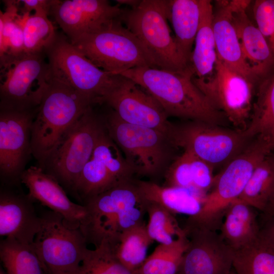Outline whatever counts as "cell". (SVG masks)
Returning <instances> with one entry per match:
<instances>
[{
	"label": "cell",
	"instance_id": "cell-38",
	"mask_svg": "<svg viewBox=\"0 0 274 274\" xmlns=\"http://www.w3.org/2000/svg\"><path fill=\"white\" fill-rule=\"evenodd\" d=\"M189 153L192 187L207 194L208 191L212 188L215 182V177L213 176L214 167L205 161Z\"/></svg>",
	"mask_w": 274,
	"mask_h": 274
},
{
	"label": "cell",
	"instance_id": "cell-11",
	"mask_svg": "<svg viewBox=\"0 0 274 274\" xmlns=\"http://www.w3.org/2000/svg\"><path fill=\"white\" fill-rule=\"evenodd\" d=\"M168 137L175 148L190 152L214 167L228 164L254 139L245 131L195 120L172 123Z\"/></svg>",
	"mask_w": 274,
	"mask_h": 274
},
{
	"label": "cell",
	"instance_id": "cell-8",
	"mask_svg": "<svg viewBox=\"0 0 274 274\" xmlns=\"http://www.w3.org/2000/svg\"><path fill=\"white\" fill-rule=\"evenodd\" d=\"M105 129L102 116L90 108L65 132L41 168L76 197L82 172Z\"/></svg>",
	"mask_w": 274,
	"mask_h": 274
},
{
	"label": "cell",
	"instance_id": "cell-19",
	"mask_svg": "<svg viewBox=\"0 0 274 274\" xmlns=\"http://www.w3.org/2000/svg\"><path fill=\"white\" fill-rule=\"evenodd\" d=\"M28 196L3 185L0 190V235L20 243L32 245L41 225Z\"/></svg>",
	"mask_w": 274,
	"mask_h": 274
},
{
	"label": "cell",
	"instance_id": "cell-16",
	"mask_svg": "<svg viewBox=\"0 0 274 274\" xmlns=\"http://www.w3.org/2000/svg\"><path fill=\"white\" fill-rule=\"evenodd\" d=\"M188 246L178 274H231L234 251L217 230L186 225Z\"/></svg>",
	"mask_w": 274,
	"mask_h": 274
},
{
	"label": "cell",
	"instance_id": "cell-44",
	"mask_svg": "<svg viewBox=\"0 0 274 274\" xmlns=\"http://www.w3.org/2000/svg\"><path fill=\"white\" fill-rule=\"evenodd\" d=\"M0 274H7L4 268L2 267V266L0 268Z\"/></svg>",
	"mask_w": 274,
	"mask_h": 274
},
{
	"label": "cell",
	"instance_id": "cell-35",
	"mask_svg": "<svg viewBox=\"0 0 274 274\" xmlns=\"http://www.w3.org/2000/svg\"><path fill=\"white\" fill-rule=\"evenodd\" d=\"M147 214L149 218L147 231L153 241L168 245L185 234L183 228L179 226L174 214L161 206L148 201Z\"/></svg>",
	"mask_w": 274,
	"mask_h": 274
},
{
	"label": "cell",
	"instance_id": "cell-28",
	"mask_svg": "<svg viewBox=\"0 0 274 274\" xmlns=\"http://www.w3.org/2000/svg\"><path fill=\"white\" fill-rule=\"evenodd\" d=\"M0 258L7 274H48L33 245L5 238L0 243Z\"/></svg>",
	"mask_w": 274,
	"mask_h": 274
},
{
	"label": "cell",
	"instance_id": "cell-17",
	"mask_svg": "<svg viewBox=\"0 0 274 274\" xmlns=\"http://www.w3.org/2000/svg\"><path fill=\"white\" fill-rule=\"evenodd\" d=\"M123 11L107 0H55L50 14L72 42L120 19Z\"/></svg>",
	"mask_w": 274,
	"mask_h": 274
},
{
	"label": "cell",
	"instance_id": "cell-32",
	"mask_svg": "<svg viewBox=\"0 0 274 274\" xmlns=\"http://www.w3.org/2000/svg\"><path fill=\"white\" fill-rule=\"evenodd\" d=\"M24 14V52L27 54L45 53L53 43L57 33L48 14L37 12Z\"/></svg>",
	"mask_w": 274,
	"mask_h": 274
},
{
	"label": "cell",
	"instance_id": "cell-9",
	"mask_svg": "<svg viewBox=\"0 0 274 274\" xmlns=\"http://www.w3.org/2000/svg\"><path fill=\"white\" fill-rule=\"evenodd\" d=\"M45 53L51 75L87 97L93 105L101 104L122 77L96 66L64 35L57 33Z\"/></svg>",
	"mask_w": 274,
	"mask_h": 274
},
{
	"label": "cell",
	"instance_id": "cell-4",
	"mask_svg": "<svg viewBox=\"0 0 274 274\" xmlns=\"http://www.w3.org/2000/svg\"><path fill=\"white\" fill-rule=\"evenodd\" d=\"M272 151L266 137L255 138L215 176L200 212L195 217L188 218L186 224L218 230L226 209L239 197L256 167Z\"/></svg>",
	"mask_w": 274,
	"mask_h": 274
},
{
	"label": "cell",
	"instance_id": "cell-31",
	"mask_svg": "<svg viewBox=\"0 0 274 274\" xmlns=\"http://www.w3.org/2000/svg\"><path fill=\"white\" fill-rule=\"evenodd\" d=\"M188 246L185 234L170 245L159 244L137 271L138 274H178Z\"/></svg>",
	"mask_w": 274,
	"mask_h": 274
},
{
	"label": "cell",
	"instance_id": "cell-22",
	"mask_svg": "<svg viewBox=\"0 0 274 274\" xmlns=\"http://www.w3.org/2000/svg\"><path fill=\"white\" fill-rule=\"evenodd\" d=\"M255 210L238 198L224 213L219 233L234 252L252 246L259 240L260 227Z\"/></svg>",
	"mask_w": 274,
	"mask_h": 274
},
{
	"label": "cell",
	"instance_id": "cell-5",
	"mask_svg": "<svg viewBox=\"0 0 274 274\" xmlns=\"http://www.w3.org/2000/svg\"><path fill=\"white\" fill-rule=\"evenodd\" d=\"M169 1L141 0L136 7L123 10L122 23L139 40L157 68L171 72L192 73L180 54L168 24Z\"/></svg>",
	"mask_w": 274,
	"mask_h": 274
},
{
	"label": "cell",
	"instance_id": "cell-27",
	"mask_svg": "<svg viewBox=\"0 0 274 274\" xmlns=\"http://www.w3.org/2000/svg\"><path fill=\"white\" fill-rule=\"evenodd\" d=\"M274 129V74L261 80L256 91L249 124L245 131L251 139L268 136Z\"/></svg>",
	"mask_w": 274,
	"mask_h": 274
},
{
	"label": "cell",
	"instance_id": "cell-29",
	"mask_svg": "<svg viewBox=\"0 0 274 274\" xmlns=\"http://www.w3.org/2000/svg\"><path fill=\"white\" fill-rule=\"evenodd\" d=\"M272 153L256 167L238 198L262 213L274 195V154Z\"/></svg>",
	"mask_w": 274,
	"mask_h": 274
},
{
	"label": "cell",
	"instance_id": "cell-43",
	"mask_svg": "<svg viewBox=\"0 0 274 274\" xmlns=\"http://www.w3.org/2000/svg\"><path fill=\"white\" fill-rule=\"evenodd\" d=\"M268 139L270 147L272 151H274V129L273 131L267 136H265Z\"/></svg>",
	"mask_w": 274,
	"mask_h": 274
},
{
	"label": "cell",
	"instance_id": "cell-15",
	"mask_svg": "<svg viewBox=\"0 0 274 274\" xmlns=\"http://www.w3.org/2000/svg\"><path fill=\"white\" fill-rule=\"evenodd\" d=\"M103 104L123 121L154 129L168 136L172 123L166 112L152 95L132 80L122 76L119 83L104 98Z\"/></svg>",
	"mask_w": 274,
	"mask_h": 274
},
{
	"label": "cell",
	"instance_id": "cell-6",
	"mask_svg": "<svg viewBox=\"0 0 274 274\" xmlns=\"http://www.w3.org/2000/svg\"><path fill=\"white\" fill-rule=\"evenodd\" d=\"M105 128L134 174L152 178L164 175L175 147L168 136L122 120L111 109L102 116Z\"/></svg>",
	"mask_w": 274,
	"mask_h": 274
},
{
	"label": "cell",
	"instance_id": "cell-21",
	"mask_svg": "<svg viewBox=\"0 0 274 274\" xmlns=\"http://www.w3.org/2000/svg\"><path fill=\"white\" fill-rule=\"evenodd\" d=\"M213 27L217 57L230 68L256 83L259 80L245 60L232 22L229 1H216Z\"/></svg>",
	"mask_w": 274,
	"mask_h": 274
},
{
	"label": "cell",
	"instance_id": "cell-7",
	"mask_svg": "<svg viewBox=\"0 0 274 274\" xmlns=\"http://www.w3.org/2000/svg\"><path fill=\"white\" fill-rule=\"evenodd\" d=\"M71 42L96 66L114 75L135 67L157 68L149 53L120 18Z\"/></svg>",
	"mask_w": 274,
	"mask_h": 274
},
{
	"label": "cell",
	"instance_id": "cell-34",
	"mask_svg": "<svg viewBox=\"0 0 274 274\" xmlns=\"http://www.w3.org/2000/svg\"><path fill=\"white\" fill-rule=\"evenodd\" d=\"M74 274H138L125 267L117 258L110 246L102 242L94 249L87 248Z\"/></svg>",
	"mask_w": 274,
	"mask_h": 274
},
{
	"label": "cell",
	"instance_id": "cell-20",
	"mask_svg": "<svg viewBox=\"0 0 274 274\" xmlns=\"http://www.w3.org/2000/svg\"><path fill=\"white\" fill-rule=\"evenodd\" d=\"M230 15L242 51L255 77L263 79L274 66V56L262 33L247 13L250 1H229Z\"/></svg>",
	"mask_w": 274,
	"mask_h": 274
},
{
	"label": "cell",
	"instance_id": "cell-2",
	"mask_svg": "<svg viewBox=\"0 0 274 274\" xmlns=\"http://www.w3.org/2000/svg\"><path fill=\"white\" fill-rule=\"evenodd\" d=\"M147 204L134 179L88 199L83 203L87 216L80 227L87 244H112L124 231L145 223Z\"/></svg>",
	"mask_w": 274,
	"mask_h": 274
},
{
	"label": "cell",
	"instance_id": "cell-24",
	"mask_svg": "<svg viewBox=\"0 0 274 274\" xmlns=\"http://www.w3.org/2000/svg\"><path fill=\"white\" fill-rule=\"evenodd\" d=\"M168 20L178 51L190 67V59L200 20V0H169ZM191 68V67H190Z\"/></svg>",
	"mask_w": 274,
	"mask_h": 274
},
{
	"label": "cell",
	"instance_id": "cell-18",
	"mask_svg": "<svg viewBox=\"0 0 274 274\" xmlns=\"http://www.w3.org/2000/svg\"><path fill=\"white\" fill-rule=\"evenodd\" d=\"M21 184L28 189V196L50 210L61 215L66 222L77 227L85 222V206L72 201L59 182L38 166L26 168L20 177Z\"/></svg>",
	"mask_w": 274,
	"mask_h": 274
},
{
	"label": "cell",
	"instance_id": "cell-39",
	"mask_svg": "<svg viewBox=\"0 0 274 274\" xmlns=\"http://www.w3.org/2000/svg\"><path fill=\"white\" fill-rule=\"evenodd\" d=\"M22 5L19 7V10L21 14L44 12L50 14L51 8L55 0H20Z\"/></svg>",
	"mask_w": 274,
	"mask_h": 274
},
{
	"label": "cell",
	"instance_id": "cell-30",
	"mask_svg": "<svg viewBox=\"0 0 274 274\" xmlns=\"http://www.w3.org/2000/svg\"><path fill=\"white\" fill-rule=\"evenodd\" d=\"M5 2V11H0V60L25 53L24 14L19 13L18 1Z\"/></svg>",
	"mask_w": 274,
	"mask_h": 274
},
{
	"label": "cell",
	"instance_id": "cell-45",
	"mask_svg": "<svg viewBox=\"0 0 274 274\" xmlns=\"http://www.w3.org/2000/svg\"><path fill=\"white\" fill-rule=\"evenodd\" d=\"M269 245L270 246H271V247H272L273 249H274V243L271 244V245Z\"/></svg>",
	"mask_w": 274,
	"mask_h": 274
},
{
	"label": "cell",
	"instance_id": "cell-23",
	"mask_svg": "<svg viewBox=\"0 0 274 274\" xmlns=\"http://www.w3.org/2000/svg\"><path fill=\"white\" fill-rule=\"evenodd\" d=\"M135 180L140 191L147 201L161 206L173 214L194 217L201 210L206 194L195 189L161 186L153 181Z\"/></svg>",
	"mask_w": 274,
	"mask_h": 274
},
{
	"label": "cell",
	"instance_id": "cell-14",
	"mask_svg": "<svg viewBox=\"0 0 274 274\" xmlns=\"http://www.w3.org/2000/svg\"><path fill=\"white\" fill-rule=\"evenodd\" d=\"M37 109L0 111V177L3 185L18 186L32 155L31 126Z\"/></svg>",
	"mask_w": 274,
	"mask_h": 274
},
{
	"label": "cell",
	"instance_id": "cell-3",
	"mask_svg": "<svg viewBox=\"0 0 274 274\" xmlns=\"http://www.w3.org/2000/svg\"><path fill=\"white\" fill-rule=\"evenodd\" d=\"M93 105L51 75L31 126L32 155L38 166L42 167L65 132Z\"/></svg>",
	"mask_w": 274,
	"mask_h": 274
},
{
	"label": "cell",
	"instance_id": "cell-36",
	"mask_svg": "<svg viewBox=\"0 0 274 274\" xmlns=\"http://www.w3.org/2000/svg\"><path fill=\"white\" fill-rule=\"evenodd\" d=\"M164 177L165 179L164 186L193 189L190 153L184 151L181 155L176 158L168 167L164 173Z\"/></svg>",
	"mask_w": 274,
	"mask_h": 274
},
{
	"label": "cell",
	"instance_id": "cell-25",
	"mask_svg": "<svg viewBox=\"0 0 274 274\" xmlns=\"http://www.w3.org/2000/svg\"><path fill=\"white\" fill-rule=\"evenodd\" d=\"M201 15L190 59L194 76L202 78L214 72L217 58L213 27L214 9L211 1L200 0Z\"/></svg>",
	"mask_w": 274,
	"mask_h": 274
},
{
	"label": "cell",
	"instance_id": "cell-1",
	"mask_svg": "<svg viewBox=\"0 0 274 274\" xmlns=\"http://www.w3.org/2000/svg\"><path fill=\"white\" fill-rule=\"evenodd\" d=\"M145 89L168 116L224 126L225 115L215 109L194 83L192 73L139 67L121 73Z\"/></svg>",
	"mask_w": 274,
	"mask_h": 274
},
{
	"label": "cell",
	"instance_id": "cell-41",
	"mask_svg": "<svg viewBox=\"0 0 274 274\" xmlns=\"http://www.w3.org/2000/svg\"><path fill=\"white\" fill-rule=\"evenodd\" d=\"M263 214L265 219L274 216V195Z\"/></svg>",
	"mask_w": 274,
	"mask_h": 274
},
{
	"label": "cell",
	"instance_id": "cell-40",
	"mask_svg": "<svg viewBox=\"0 0 274 274\" xmlns=\"http://www.w3.org/2000/svg\"><path fill=\"white\" fill-rule=\"evenodd\" d=\"M265 220V223L260 227L259 239L263 242L273 241L274 216Z\"/></svg>",
	"mask_w": 274,
	"mask_h": 274
},
{
	"label": "cell",
	"instance_id": "cell-37",
	"mask_svg": "<svg viewBox=\"0 0 274 274\" xmlns=\"http://www.w3.org/2000/svg\"><path fill=\"white\" fill-rule=\"evenodd\" d=\"M256 25L274 56V0H257L253 5Z\"/></svg>",
	"mask_w": 274,
	"mask_h": 274
},
{
	"label": "cell",
	"instance_id": "cell-13",
	"mask_svg": "<svg viewBox=\"0 0 274 274\" xmlns=\"http://www.w3.org/2000/svg\"><path fill=\"white\" fill-rule=\"evenodd\" d=\"M192 80L212 106L222 113L235 129L245 131L251 116L256 91L254 82L218 57L213 73Z\"/></svg>",
	"mask_w": 274,
	"mask_h": 274
},
{
	"label": "cell",
	"instance_id": "cell-10",
	"mask_svg": "<svg viewBox=\"0 0 274 274\" xmlns=\"http://www.w3.org/2000/svg\"><path fill=\"white\" fill-rule=\"evenodd\" d=\"M45 55L25 53L0 60V111L38 108L51 78Z\"/></svg>",
	"mask_w": 274,
	"mask_h": 274
},
{
	"label": "cell",
	"instance_id": "cell-33",
	"mask_svg": "<svg viewBox=\"0 0 274 274\" xmlns=\"http://www.w3.org/2000/svg\"><path fill=\"white\" fill-rule=\"evenodd\" d=\"M232 269L235 274H274V249L258 240L234 252Z\"/></svg>",
	"mask_w": 274,
	"mask_h": 274
},
{
	"label": "cell",
	"instance_id": "cell-42",
	"mask_svg": "<svg viewBox=\"0 0 274 274\" xmlns=\"http://www.w3.org/2000/svg\"><path fill=\"white\" fill-rule=\"evenodd\" d=\"M141 1L138 0H117L116 2L119 5L125 4L131 7V8L137 6Z\"/></svg>",
	"mask_w": 274,
	"mask_h": 274
},
{
	"label": "cell",
	"instance_id": "cell-12",
	"mask_svg": "<svg viewBox=\"0 0 274 274\" xmlns=\"http://www.w3.org/2000/svg\"><path fill=\"white\" fill-rule=\"evenodd\" d=\"M40 217L33 246L48 273L74 274L88 248L80 227L70 225L50 210Z\"/></svg>",
	"mask_w": 274,
	"mask_h": 274
},
{
	"label": "cell",
	"instance_id": "cell-26",
	"mask_svg": "<svg viewBox=\"0 0 274 274\" xmlns=\"http://www.w3.org/2000/svg\"><path fill=\"white\" fill-rule=\"evenodd\" d=\"M153 242L143 223L127 229L114 243L108 244L125 267L137 272L147 258L148 247Z\"/></svg>",
	"mask_w": 274,
	"mask_h": 274
}]
</instances>
